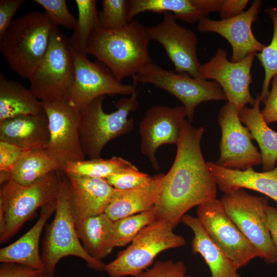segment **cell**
Segmentation results:
<instances>
[{"mask_svg": "<svg viewBox=\"0 0 277 277\" xmlns=\"http://www.w3.org/2000/svg\"><path fill=\"white\" fill-rule=\"evenodd\" d=\"M44 112L42 102L30 89L0 73V121Z\"/></svg>", "mask_w": 277, "mask_h": 277, "instance_id": "obj_28", "label": "cell"}, {"mask_svg": "<svg viewBox=\"0 0 277 277\" xmlns=\"http://www.w3.org/2000/svg\"><path fill=\"white\" fill-rule=\"evenodd\" d=\"M156 220L154 207L114 221V247H124L132 241L146 226Z\"/></svg>", "mask_w": 277, "mask_h": 277, "instance_id": "obj_32", "label": "cell"}, {"mask_svg": "<svg viewBox=\"0 0 277 277\" xmlns=\"http://www.w3.org/2000/svg\"><path fill=\"white\" fill-rule=\"evenodd\" d=\"M204 131L203 127L196 128L183 121L174 161L165 175L154 206L156 220L166 221L174 228L190 209L216 197V182L201 150Z\"/></svg>", "mask_w": 277, "mask_h": 277, "instance_id": "obj_1", "label": "cell"}, {"mask_svg": "<svg viewBox=\"0 0 277 277\" xmlns=\"http://www.w3.org/2000/svg\"><path fill=\"white\" fill-rule=\"evenodd\" d=\"M165 175L161 173L152 176L149 182L133 189H116L105 213L115 221L154 207L159 199Z\"/></svg>", "mask_w": 277, "mask_h": 277, "instance_id": "obj_23", "label": "cell"}, {"mask_svg": "<svg viewBox=\"0 0 277 277\" xmlns=\"http://www.w3.org/2000/svg\"><path fill=\"white\" fill-rule=\"evenodd\" d=\"M78 17L73 32L69 38V44L77 52L87 55L89 39L96 29L100 28L96 0H75Z\"/></svg>", "mask_w": 277, "mask_h": 277, "instance_id": "obj_31", "label": "cell"}, {"mask_svg": "<svg viewBox=\"0 0 277 277\" xmlns=\"http://www.w3.org/2000/svg\"><path fill=\"white\" fill-rule=\"evenodd\" d=\"M186 267L182 261H157L150 269L135 277H182L186 275Z\"/></svg>", "mask_w": 277, "mask_h": 277, "instance_id": "obj_37", "label": "cell"}, {"mask_svg": "<svg viewBox=\"0 0 277 277\" xmlns=\"http://www.w3.org/2000/svg\"><path fill=\"white\" fill-rule=\"evenodd\" d=\"M134 165L119 156L92 159L65 164L62 172L66 175L106 179L110 175L132 168Z\"/></svg>", "mask_w": 277, "mask_h": 277, "instance_id": "obj_30", "label": "cell"}, {"mask_svg": "<svg viewBox=\"0 0 277 277\" xmlns=\"http://www.w3.org/2000/svg\"><path fill=\"white\" fill-rule=\"evenodd\" d=\"M221 129L220 157L217 166L245 170L262 164L260 152L252 142L248 128L244 126L235 106L227 103L220 109L217 118Z\"/></svg>", "mask_w": 277, "mask_h": 277, "instance_id": "obj_14", "label": "cell"}, {"mask_svg": "<svg viewBox=\"0 0 277 277\" xmlns=\"http://www.w3.org/2000/svg\"><path fill=\"white\" fill-rule=\"evenodd\" d=\"M266 213L268 227L277 253V208L268 205Z\"/></svg>", "mask_w": 277, "mask_h": 277, "instance_id": "obj_43", "label": "cell"}, {"mask_svg": "<svg viewBox=\"0 0 277 277\" xmlns=\"http://www.w3.org/2000/svg\"><path fill=\"white\" fill-rule=\"evenodd\" d=\"M48 120L47 149L63 166L85 160L79 135L81 110L67 98L41 101Z\"/></svg>", "mask_w": 277, "mask_h": 277, "instance_id": "obj_12", "label": "cell"}, {"mask_svg": "<svg viewBox=\"0 0 277 277\" xmlns=\"http://www.w3.org/2000/svg\"><path fill=\"white\" fill-rule=\"evenodd\" d=\"M207 163L217 188L223 192L246 188L260 192L277 203V166L271 170L256 172L252 168L230 169L212 162Z\"/></svg>", "mask_w": 277, "mask_h": 277, "instance_id": "obj_21", "label": "cell"}, {"mask_svg": "<svg viewBox=\"0 0 277 277\" xmlns=\"http://www.w3.org/2000/svg\"><path fill=\"white\" fill-rule=\"evenodd\" d=\"M56 201L41 208L39 218L26 233L0 249L1 263H15L45 271L39 250V240L44 227L55 212Z\"/></svg>", "mask_w": 277, "mask_h": 277, "instance_id": "obj_22", "label": "cell"}, {"mask_svg": "<svg viewBox=\"0 0 277 277\" xmlns=\"http://www.w3.org/2000/svg\"><path fill=\"white\" fill-rule=\"evenodd\" d=\"M55 27L45 12L14 19L0 37V51L9 68L28 79L45 57Z\"/></svg>", "mask_w": 277, "mask_h": 277, "instance_id": "obj_3", "label": "cell"}, {"mask_svg": "<svg viewBox=\"0 0 277 277\" xmlns=\"http://www.w3.org/2000/svg\"><path fill=\"white\" fill-rule=\"evenodd\" d=\"M36 277H54V275H48V274H47L46 273H43L40 275H38L37 276H36Z\"/></svg>", "mask_w": 277, "mask_h": 277, "instance_id": "obj_44", "label": "cell"}, {"mask_svg": "<svg viewBox=\"0 0 277 277\" xmlns=\"http://www.w3.org/2000/svg\"><path fill=\"white\" fill-rule=\"evenodd\" d=\"M63 166L46 148L27 151L16 164L10 179L29 185L53 172L62 171Z\"/></svg>", "mask_w": 277, "mask_h": 277, "instance_id": "obj_29", "label": "cell"}, {"mask_svg": "<svg viewBox=\"0 0 277 277\" xmlns=\"http://www.w3.org/2000/svg\"><path fill=\"white\" fill-rule=\"evenodd\" d=\"M60 171L52 172L29 185L10 179L1 185L0 243L7 242L38 209L56 201Z\"/></svg>", "mask_w": 277, "mask_h": 277, "instance_id": "obj_4", "label": "cell"}, {"mask_svg": "<svg viewBox=\"0 0 277 277\" xmlns=\"http://www.w3.org/2000/svg\"><path fill=\"white\" fill-rule=\"evenodd\" d=\"M271 89L266 98L263 102L265 106L261 113L268 124L277 122V74L272 79Z\"/></svg>", "mask_w": 277, "mask_h": 277, "instance_id": "obj_41", "label": "cell"}, {"mask_svg": "<svg viewBox=\"0 0 277 277\" xmlns=\"http://www.w3.org/2000/svg\"><path fill=\"white\" fill-rule=\"evenodd\" d=\"M256 54L251 53L239 62H232L228 60L227 51L219 48L208 62L201 65L199 78L218 83L228 103L233 104L239 113L247 104L252 106L255 101L250 86L252 82L251 69Z\"/></svg>", "mask_w": 277, "mask_h": 277, "instance_id": "obj_15", "label": "cell"}, {"mask_svg": "<svg viewBox=\"0 0 277 277\" xmlns=\"http://www.w3.org/2000/svg\"><path fill=\"white\" fill-rule=\"evenodd\" d=\"M78 238L92 257L101 260L114 248V221L105 213L75 223Z\"/></svg>", "mask_w": 277, "mask_h": 277, "instance_id": "obj_26", "label": "cell"}, {"mask_svg": "<svg viewBox=\"0 0 277 277\" xmlns=\"http://www.w3.org/2000/svg\"><path fill=\"white\" fill-rule=\"evenodd\" d=\"M132 78L135 86L138 84H151L174 96L183 104L190 123L193 120L195 109L202 103L227 100L222 88L216 82L166 70L153 63Z\"/></svg>", "mask_w": 277, "mask_h": 277, "instance_id": "obj_10", "label": "cell"}, {"mask_svg": "<svg viewBox=\"0 0 277 277\" xmlns=\"http://www.w3.org/2000/svg\"><path fill=\"white\" fill-rule=\"evenodd\" d=\"M182 277H193V276H190V275H185L183 276Z\"/></svg>", "mask_w": 277, "mask_h": 277, "instance_id": "obj_45", "label": "cell"}, {"mask_svg": "<svg viewBox=\"0 0 277 277\" xmlns=\"http://www.w3.org/2000/svg\"><path fill=\"white\" fill-rule=\"evenodd\" d=\"M129 22L141 13L170 12L189 24L199 22L211 12L208 0H129Z\"/></svg>", "mask_w": 277, "mask_h": 277, "instance_id": "obj_25", "label": "cell"}, {"mask_svg": "<svg viewBox=\"0 0 277 277\" xmlns=\"http://www.w3.org/2000/svg\"><path fill=\"white\" fill-rule=\"evenodd\" d=\"M262 5L261 1L255 0L247 10L228 19L204 18L198 23L197 29L203 33H216L225 38L232 48L231 61L239 62L251 53L260 52L266 46L255 38L252 31V25L258 19Z\"/></svg>", "mask_w": 277, "mask_h": 277, "instance_id": "obj_18", "label": "cell"}, {"mask_svg": "<svg viewBox=\"0 0 277 277\" xmlns=\"http://www.w3.org/2000/svg\"><path fill=\"white\" fill-rule=\"evenodd\" d=\"M197 218L215 245L238 269L261 254L227 214L221 200L212 199L198 206Z\"/></svg>", "mask_w": 277, "mask_h": 277, "instance_id": "obj_11", "label": "cell"}, {"mask_svg": "<svg viewBox=\"0 0 277 277\" xmlns=\"http://www.w3.org/2000/svg\"><path fill=\"white\" fill-rule=\"evenodd\" d=\"M25 2L24 0L0 1V37L8 29L13 20V16Z\"/></svg>", "mask_w": 277, "mask_h": 277, "instance_id": "obj_40", "label": "cell"}, {"mask_svg": "<svg viewBox=\"0 0 277 277\" xmlns=\"http://www.w3.org/2000/svg\"><path fill=\"white\" fill-rule=\"evenodd\" d=\"M186 116L187 112L183 106L159 105L147 110L139 126L141 151L149 159L154 169H160L155 157L157 149L165 144L176 145Z\"/></svg>", "mask_w": 277, "mask_h": 277, "instance_id": "obj_17", "label": "cell"}, {"mask_svg": "<svg viewBox=\"0 0 277 277\" xmlns=\"http://www.w3.org/2000/svg\"><path fill=\"white\" fill-rule=\"evenodd\" d=\"M260 94L251 107H244L239 113L242 123L248 128L260 149L263 171L271 170L277 162V132L264 121L260 110Z\"/></svg>", "mask_w": 277, "mask_h": 277, "instance_id": "obj_27", "label": "cell"}, {"mask_svg": "<svg viewBox=\"0 0 277 277\" xmlns=\"http://www.w3.org/2000/svg\"><path fill=\"white\" fill-rule=\"evenodd\" d=\"M45 271L15 263H1L0 277H36Z\"/></svg>", "mask_w": 277, "mask_h": 277, "instance_id": "obj_39", "label": "cell"}, {"mask_svg": "<svg viewBox=\"0 0 277 277\" xmlns=\"http://www.w3.org/2000/svg\"><path fill=\"white\" fill-rule=\"evenodd\" d=\"M70 48L74 75L66 98L79 110H82L101 96L117 94L130 96L136 91L133 84H125L118 81L110 71Z\"/></svg>", "mask_w": 277, "mask_h": 277, "instance_id": "obj_13", "label": "cell"}, {"mask_svg": "<svg viewBox=\"0 0 277 277\" xmlns=\"http://www.w3.org/2000/svg\"><path fill=\"white\" fill-rule=\"evenodd\" d=\"M174 228L166 221L156 220L145 227L114 260L106 264L104 271L110 277L137 276L162 251L185 245L184 238L175 233Z\"/></svg>", "mask_w": 277, "mask_h": 277, "instance_id": "obj_7", "label": "cell"}, {"mask_svg": "<svg viewBox=\"0 0 277 277\" xmlns=\"http://www.w3.org/2000/svg\"><path fill=\"white\" fill-rule=\"evenodd\" d=\"M98 12L100 28L114 30L125 26L129 22V0H103Z\"/></svg>", "mask_w": 277, "mask_h": 277, "instance_id": "obj_34", "label": "cell"}, {"mask_svg": "<svg viewBox=\"0 0 277 277\" xmlns=\"http://www.w3.org/2000/svg\"><path fill=\"white\" fill-rule=\"evenodd\" d=\"M33 1L45 9V12L55 26L61 25L68 29H74L77 18L69 11L65 0Z\"/></svg>", "mask_w": 277, "mask_h": 277, "instance_id": "obj_35", "label": "cell"}, {"mask_svg": "<svg viewBox=\"0 0 277 277\" xmlns=\"http://www.w3.org/2000/svg\"><path fill=\"white\" fill-rule=\"evenodd\" d=\"M228 215L258 249L268 264L277 261V253L268 227V197L258 196L240 188L224 193L221 199Z\"/></svg>", "mask_w": 277, "mask_h": 277, "instance_id": "obj_8", "label": "cell"}, {"mask_svg": "<svg viewBox=\"0 0 277 277\" xmlns=\"http://www.w3.org/2000/svg\"><path fill=\"white\" fill-rule=\"evenodd\" d=\"M152 176L142 172L134 166L123 171L114 173L106 180L114 188L125 190L133 189L149 182Z\"/></svg>", "mask_w": 277, "mask_h": 277, "instance_id": "obj_36", "label": "cell"}, {"mask_svg": "<svg viewBox=\"0 0 277 277\" xmlns=\"http://www.w3.org/2000/svg\"><path fill=\"white\" fill-rule=\"evenodd\" d=\"M74 75L69 38L55 27L45 57L28 78L30 89L41 101L66 98Z\"/></svg>", "mask_w": 277, "mask_h": 277, "instance_id": "obj_9", "label": "cell"}, {"mask_svg": "<svg viewBox=\"0 0 277 277\" xmlns=\"http://www.w3.org/2000/svg\"><path fill=\"white\" fill-rule=\"evenodd\" d=\"M55 215L46 227L41 256L45 273L54 275L56 266L63 258L75 256L97 271L105 270L106 264L92 257L82 245L77 233L70 203V186L66 175L60 172V184Z\"/></svg>", "mask_w": 277, "mask_h": 277, "instance_id": "obj_5", "label": "cell"}, {"mask_svg": "<svg viewBox=\"0 0 277 277\" xmlns=\"http://www.w3.org/2000/svg\"><path fill=\"white\" fill-rule=\"evenodd\" d=\"M176 19L172 13H164L159 24L146 27L148 36L150 41L162 46L176 72L199 78L202 64L197 55V36L191 29L177 24Z\"/></svg>", "mask_w": 277, "mask_h": 277, "instance_id": "obj_16", "label": "cell"}, {"mask_svg": "<svg viewBox=\"0 0 277 277\" xmlns=\"http://www.w3.org/2000/svg\"><path fill=\"white\" fill-rule=\"evenodd\" d=\"M181 221L193 232L192 252L203 258L211 277H242L238 273L239 269L212 241L197 217L185 214Z\"/></svg>", "mask_w": 277, "mask_h": 277, "instance_id": "obj_24", "label": "cell"}, {"mask_svg": "<svg viewBox=\"0 0 277 277\" xmlns=\"http://www.w3.org/2000/svg\"><path fill=\"white\" fill-rule=\"evenodd\" d=\"M248 3V0H223L219 11L221 19L240 15L244 11Z\"/></svg>", "mask_w": 277, "mask_h": 277, "instance_id": "obj_42", "label": "cell"}, {"mask_svg": "<svg viewBox=\"0 0 277 277\" xmlns=\"http://www.w3.org/2000/svg\"><path fill=\"white\" fill-rule=\"evenodd\" d=\"M264 11L272 21L273 30L270 44L256 55L265 72L260 94L262 102L269 93V88L272 78L277 74V8L269 7L265 9Z\"/></svg>", "mask_w": 277, "mask_h": 277, "instance_id": "obj_33", "label": "cell"}, {"mask_svg": "<svg viewBox=\"0 0 277 277\" xmlns=\"http://www.w3.org/2000/svg\"><path fill=\"white\" fill-rule=\"evenodd\" d=\"M49 140L48 120L45 112L0 121V141L31 150L47 148Z\"/></svg>", "mask_w": 277, "mask_h": 277, "instance_id": "obj_20", "label": "cell"}, {"mask_svg": "<svg viewBox=\"0 0 277 277\" xmlns=\"http://www.w3.org/2000/svg\"><path fill=\"white\" fill-rule=\"evenodd\" d=\"M66 176L70 183L71 207L75 223L105 213L116 189L105 179Z\"/></svg>", "mask_w": 277, "mask_h": 277, "instance_id": "obj_19", "label": "cell"}, {"mask_svg": "<svg viewBox=\"0 0 277 277\" xmlns=\"http://www.w3.org/2000/svg\"><path fill=\"white\" fill-rule=\"evenodd\" d=\"M146 27L132 19L114 30L98 28L92 34L86 53L104 64L120 82L152 64Z\"/></svg>", "mask_w": 277, "mask_h": 277, "instance_id": "obj_2", "label": "cell"}, {"mask_svg": "<svg viewBox=\"0 0 277 277\" xmlns=\"http://www.w3.org/2000/svg\"><path fill=\"white\" fill-rule=\"evenodd\" d=\"M27 151L11 143L0 141V171L11 173Z\"/></svg>", "mask_w": 277, "mask_h": 277, "instance_id": "obj_38", "label": "cell"}, {"mask_svg": "<svg viewBox=\"0 0 277 277\" xmlns=\"http://www.w3.org/2000/svg\"><path fill=\"white\" fill-rule=\"evenodd\" d=\"M136 91L128 97L117 101L116 110L111 113L104 111V96L92 101L81 110L79 135L85 156L90 159L100 157L105 146L111 140L127 134L133 128L130 114L139 106Z\"/></svg>", "mask_w": 277, "mask_h": 277, "instance_id": "obj_6", "label": "cell"}]
</instances>
